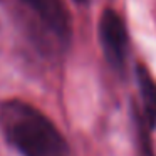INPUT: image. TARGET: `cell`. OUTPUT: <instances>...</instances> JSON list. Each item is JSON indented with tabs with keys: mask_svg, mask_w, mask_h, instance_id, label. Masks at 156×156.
Returning <instances> with one entry per match:
<instances>
[{
	"mask_svg": "<svg viewBox=\"0 0 156 156\" xmlns=\"http://www.w3.org/2000/svg\"><path fill=\"white\" fill-rule=\"evenodd\" d=\"M0 129L20 156H69L67 141L59 128L30 102H2Z\"/></svg>",
	"mask_w": 156,
	"mask_h": 156,
	"instance_id": "1",
	"label": "cell"
},
{
	"mask_svg": "<svg viewBox=\"0 0 156 156\" xmlns=\"http://www.w3.org/2000/svg\"><path fill=\"white\" fill-rule=\"evenodd\" d=\"M30 12L37 30L45 34V41L59 49H67L72 39L71 15L64 0H19Z\"/></svg>",
	"mask_w": 156,
	"mask_h": 156,
	"instance_id": "2",
	"label": "cell"
},
{
	"mask_svg": "<svg viewBox=\"0 0 156 156\" xmlns=\"http://www.w3.org/2000/svg\"><path fill=\"white\" fill-rule=\"evenodd\" d=\"M99 44L104 52L106 61L114 71L121 72L128 61L129 35L122 17L114 9H106L99 19L98 25Z\"/></svg>",
	"mask_w": 156,
	"mask_h": 156,
	"instance_id": "3",
	"label": "cell"
},
{
	"mask_svg": "<svg viewBox=\"0 0 156 156\" xmlns=\"http://www.w3.org/2000/svg\"><path fill=\"white\" fill-rule=\"evenodd\" d=\"M136 82L139 87L141 108L134 112L144 122L146 128L153 131L156 128V79L144 66L139 64L136 67Z\"/></svg>",
	"mask_w": 156,
	"mask_h": 156,
	"instance_id": "4",
	"label": "cell"
},
{
	"mask_svg": "<svg viewBox=\"0 0 156 156\" xmlns=\"http://www.w3.org/2000/svg\"><path fill=\"white\" fill-rule=\"evenodd\" d=\"M76 2H79V4H84V2H87V0H76Z\"/></svg>",
	"mask_w": 156,
	"mask_h": 156,
	"instance_id": "5",
	"label": "cell"
}]
</instances>
